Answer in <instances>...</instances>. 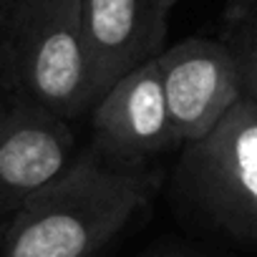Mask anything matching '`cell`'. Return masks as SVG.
Here are the masks:
<instances>
[{
  "label": "cell",
  "instance_id": "cell-1",
  "mask_svg": "<svg viewBox=\"0 0 257 257\" xmlns=\"http://www.w3.org/2000/svg\"><path fill=\"white\" fill-rule=\"evenodd\" d=\"M162 174L116 169L88 144L8 222L0 257H101L157 197Z\"/></svg>",
  "mask_w": 257,
  "mask_h": 257
},
{
  "label": "cell",
  "instance_id": "cell-2",
  "mask_svg": "<svg viewBox=\"0 0 257 257\" xmlns=\"http://www.w3.org/2000/svg\"><path fill=\"white\" fill-rule=\"evenodd\" d=\"M179 217L219 242L257 249V106L237 103L212 132L179 149L169 177Z\"/></svg>",
  "mask_w": 257,
  "mask_h": 257
},
{
  "label": "cell",
  "instance_id": "cell-3",
  "mask_svg": "<svg viewBox=\"0 0 257 257\" xmlns=\"http://www.w3.org/2000/svg\"><path fill=\"white\" fill-rule=\"evenodd\" d=\"M0 18L13 101L66 121L88 113L81 0H16Z\"/></svg>",
  "mask_w": 257,
  "mask_h": 257
},
{
  "label": "cell",
  "instance_id": "cell-4",
  "mask_svg": "<svg viewBox=\"0 0 257 257\" xmlns=\"http://www.w3.org/2000/svg\"><path fill=\"white\" fill-rule=\"evenodd\" d=\"M88 116V147L116 169H149L157 157L184 147L169 118L157 58L123 76Z\"/></svg>",
  "mask_w": 257,
  "mask_h": 257
},
{
  "label": "cell",
  "instance_id": "cell-5",
  "mask_svg": "<svg viewBox=\"0 0 257 257\" xmlns=\"http://www.w3.org/2000/svg\"><path fill=\"white\" fill-rule=\"evenodd\" d=\"M169 118L182 144L207 137L242 103L237 68L229 48L212 38H184L159 56Z\"/></svg>",
  "mask_w": 257,
  "mask_h": 257
},
{
  "label": "cell",
  "instance_id": "cell-6",
  "mask_svg": "<svg viewBox=\"0 0 257 257\" xmlns=\"http://www.w3.org/2000/svg\"><path fill=\"white\" fill-rule=\"evenodd\" d=\"M76 149L71 121L23 101L0 108V224L58 177Z\"/></svg>",
  "mask_w": 257,
  "mask_h": 257
},
{
  "label": "cell",
  "instance_id": "cell-7",
  "mask_svg": "<svg viewBox=\"0 0 257 257\" xmlns=\"http://www.w3.org/2000/svg\"><path fill=\"white\" fill-rule=\"evenodd\" d=\"M167 21L157 0H81L91 108L123 76L164 51Z\"/></svg>",
  "mask_w": 257,
  "mask_h": 257
},
{
  "label": "cell",
  "instance_id": "cell-8",
  "mask_svg": "<svg viewBox=\"0 0 257 257\" xmlns=\"http://www.w3.org/2000/svg\"><path fill=\"white\" fill-rule=\"evenodd\" d=\"M222 43L229 48L242 101L257 106V6L234 26H227Z\"/></svg>",
  "mask_w": 257,
  "mask_h": 257
},
{
  "label": "cell",
  "instance_id": "cell-9",
  "mask_svg": "<svg viewBox=\"0 0 257 257\" xmlns=\"http://www.w3.org/2000/svg\"><path fill=\"white\" fill-rule=\"evenodd\" d=\"M132 257H219L217 252L189 242V239H177V237H162L152 244H147L144 249H139Z\"/></svg>",
  "mask_w": 257,
  "mask_h": 257
},
{
  "label": "cell",
  "instance_id": "cell-10",
  "mask_svg": "<svg viewBox=\"0 0 257 257\" xmlns=\"http://www.w3.org/2000/svg\"><path fill=\"white\" fill-rule=\"evenodd\" d=\"M254 6H257V0H224V23L227 26L239 23Z\"/></svg>",
  "mask_w": 257,
  "mask_h": 257
},
{
  "label": "cell",
  "instance_id": "cell-11",
  "mask_svg": "<svg viewBox=\"0 0 257 257\" xmlns=\"http://www.w3.org/2000/svg\"><path fill=\"white\" fill-rule=\"evenodd\" d=\"M0 96L13 101L11 78H8V66H6V48H3V18H0Z\"/></svg>",
  "mask_w": 257,
  "mask_h": 257
},
{
  "label": "cell",
  "instance_id": "cell-12",
  "mask_svg": "<svg viewBox=\"0 0 257 257\" xmlns=\"http://www.w3.org/2000/svg\"><path fill=\"white\" fill-rule=\"evenodd\" d=\"M157 3H159V8H162V11L169 16V13L177 8V3H179V0H157Z\"/></svg>",
  "mask_w": 257,
  "mask_h": 257
},
{
  "label": "cell",
  "instance_id": "cell-13",
  "mask_svg": "<svg viewBox=\"0 0 257 257\" xmlns=\"http://www.w3.org/2000/svg\"><path fill=\"white\" fill-rule=\"evenodd\" d=\"M6 229H8V222L0 224V247H3V239H6Z\"/></svg>",
  "mask_w": 257,
  "mask_h": 257
},
{
  "label": "cell",
  "instance_id": "cell-14",
  "mask_svg": "<svg viewBox=\"0 0 257 257\" xmlns=\"http://www.w3.org/2000/svg\"><path fill=\"white\" fill-rule=\"evenodd\" d=\"M13 3H16V0H0V13H3L8 6H13Z\"/></svg>",
  "mask_w": 257,
  "mask_h": 257
},
{
  "label": "cell",
  "instance_id": "cell-15",
  "mask_svg": "<svg viewBox=\"0 0 257 257\" xmlns=\"http://www.w3.org/2000/svg\"><path fill=\"white\" fill-rule=\"evenodd\" d=\"M6 103H11V98H3V96H0V108H3Z\"/></svg>",
  "mask_w": 257,
  "mask_h": 257
}]
</instances>
